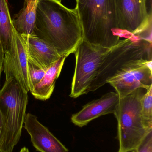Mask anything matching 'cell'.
Listing matches in <instances>:
<instances>
[{
	"label": "cell",
	"instance_id": "cell-15",
	"mask_svg": "<svg viewBox=\"0 0 152 152\" xmlns=\"http://www.w3.org/2000/svg\"><path fill=\"white\" fill-rule=\"evenodd\" d=\"M12 26L7 0H0V42L4 52L10 47Z\"/></svg>",
	"mask_w": 152,
	"mask_h": 152
},
{
	"label": "cell",
	"instance_id": "cell-18",
	"mask_svg": "<svg viewBox=\"0 0 152 152\" xmlns=\"http://www.w3.org/2000/svg\"><path fill=\"white\" fill-rule=\"evenodd\" d=\"M136 151V152H152V131L145 137Z\"/></svg>",
	"mask_w": 152,
	"mask_h": 152
},
{
	"label": "cell",
	"instance_id": "cell-24",
	"mask_svg": "<svg viewBox=\"0 0 152 152\" xmlns=\"http://www.w3.org/2000/svg\"><path fill=\"white\" fill-rule=\"evenodd\" d=\"M60 1H62V0H60Z\"/></svg>",
	"mask_w": 152,
	"mask_h": 152
},
{
	"label": "cell",
	"instance_id": "cell-5",
	"mask_svg": "<svg viewBox=\"0 0 152 152\" xmlns=\"http://www.w3.org/2000/svg\"><path fill=\"white\" fill-rule=\"evenodd\" d=\"M138 88L120 98L115 114L118 122L117 139L119 151L131 152L136 150L150 132L145 128L142 115L141 100L145 93Z\"/></svg>",
	"mask_w": 152,
	"mask_h": 152
},
{
	"label": "cell",
	"instance_id": "cell-16",
	"mask_svg": "<svg viewBox=\"0 0 152 152\" xmlns=\"http://www.w3.org/2000/svg\"><path fill=\"white\" fill-rule=\"evenodd\" d=\"M141 104L144 125L148 131H152V86L142 97Z\"/></svg>",
	"mask_w": 152,
	"mask_h": 152
},
{
	"label": "cell",
	"instance_id": "cell-1",
	"mask_svg": "<svg viewBox=\"0 0 152 152\" xmlns=\"http://www.w3.org/2000/svg\"><path fill=\"white\" fill-rule=\"evenodd\" d=\"M35 34L52 45L62 55L75 53L83 40L76 8L64 6L60 0H39Z\"/></svg>",
	"mask_w": 152,
	"mask_h": 152
},
{
	"label": "cell",
	"instance_id": "cell-8",
	"mask_svg": "<svg viewBox=\"0 0 152 152\" xmlns=\"http://www.w3.org/2000/svg\"><path fill=\"white\" fill-rule=\"evenodd\" d=\"M25 40L13 26L10 47L9 50L4 52L3 70L6 80L13 79L28 93L29 88Z\"/></svg>",
	"mask_w": 152,
	"mask_h": 152
},
{
	"label": "cell",
	"instance_id": "cell-17",
	"mask_svg": "<svg viewBox=\"0 0 152 152\" xmlns=\"http://www.w3.org/2000/svg\"><path fill=\"white\" fill-rule=\"evenodd\" d=\"M48 69H42L37 66L28 59L27 70L29 91L42 79Z\"/></svg>",
	"mask_w": 152,
	"mask_h": 152
},
{
	"label": "cell",
	"instance_id": "cell-6",
	"mask_svg": "<svg viewBox=\"0 0 152 152\" xmlns=\"http://www.w3.org/2000/svg\"><path fill=\"white\" fill-rule=\"evenodd\" d=\"M113 47L105 48L92 44L84 39L82 40L75 53L76 67L71 84L70 97L77 98L87 94L104 59Z\"/></svg>",
	"mask_w": 152,
	"mask_h": 152
},
{
	"label": "cell",
	"instance_id": "cell-12",
	"mask_svg": "<svg viewBox=\"0 0 152 152\" xmlns=\"http://www.w3.org/2000/svg\"><path fill=\"white\" fill-rule=\"evenodd\" d=\"M21 35L25 40L28 59L37 66L48 69L62 56L52 45L35 34Z\"/></svg>",
	"mask_w": 152,
	"mask_h": 152
},
{
	"label": "cell",
	"instance_id": "cell-10",
	"mask_svg": "<svg viewBox=\"0 0 152 152\" xmlns=\"http://www.w3.org/2000/svg\"><path fill=\"white\" fill-rule=\"evenodd\" d=\"M120 100V97L116 92L105 94L99 99L84 105L79 112L73 114L71 122L75 126L83 127L101 116L109 114L115 115Z\"/></svg>",
	"mask_w": 152,
	"mask_h": 152
},
{
	"label": "cell",
	"instance_id": "cell-11",
	"mask_svg": "<svg viewBox=\"0 0 152 152\" xmlns=\"http://www.w3.org/2000/svg\"><path fill=\"white\" fill-rule=\"evenodd\" d=\"M24 124V128L30 135L31 142L37 151L69 152L60 141L37 120L36 116L27 113Z\"/></svg>",
	"mask_w": 152,
	"mask_h": 152
},
{
	"label": "cell",
	"instance_id": "cell-9",
	"mask_svg": "<svg viewBox=\"0 0 152 152\" xmlns=\"http://www.w3.org/2000/svg\"><path fill=\"white\" fill-rule=\"evenodd\" d=\"M152 62L131 69L109 80L120 98L138 88L147 90L152 86Z\"/></svg>",
	"mask_w": 152,
	"mask_h": 152
},
{
	"label": "cell",
	"instance_id": "cell-19",
	"mask_svg": "<svg viewBox=\"0 0 152 152\" xmlns=\"http://www.w3.org/2000/svg\"><path fill=\"white\" fill-rule=\"evenodd\" d=\"M4 51L0 42V80L1 74L3 69L4 59Z\"/></svg>",
	"mask_w": 152,
	"mask_h": 152
},
{
	"label": "cell",
	"instance_id": "cell-20",
	"mask_svg": "<svg viewBox=\"0 0 152 152\" xmlns=\"http://www.w3.org/2000/svg\"><path fill=\"white\" fill-rule=\"evenodd\" d=\"M3 128V120L2 117L1 113L0 111V136H1V133L2 129Z\"/></svg>",
	"mask_w": 152,
	"mask_h": 152
},
{
	"label": "cell",
	"instance_id": "cell-23",
	"mask_svg": "<svg viewBox=\"0 0 152 152\" xmlns=\"http://www.w3.org/2000/svg\"><path fill=\"white\" fill-rule=\"evenodd\" d=\"M118 152H121L119 151H118Z\"/></svg>",
	"mask_w": 152,
	"mask_h": 152
},
{
	"label": "cell",
	"instance_id": "cell-13",
	"mask_svg": "<svg viewBox=\"0 0 152 152\" xmlns=\"http://www.w3.org/2000/svg\"><path fill=\"white\" fill-rule=\"evenodd\" d=\"M68 57L66 55H62L48 68L42 79L30 91L35 98L42 101L50 98Z\"/></svg>",
	"mask_w": 152,
	"mask_h": 152
},
{
	"label": "cell",
	"instance_id": "cell-4",
	"mask_svg": "<svg viewBox=\"0 0 152 152\" xmlns=\"http://www.w3.org/2000/svg\"><path fill=\"white\" fill-rule=\"evenodd\" d=\"M28 102V93L13 79L6 80L0 89V111L3 120L0 152H12L19 141Z\"/></svg>",
	"mask_w": 152,
	"mask_h": 152
},
{
	"label": "cell",
	"instance_id": "cell-7",
	"mask_svg": "<svg viewBox=\"0 0 152 152\" xmlns=\"http://www.w3.org/2000/svg\"><path fill=\"white\" fill-rule=\"evenodd\" d=\"M119 29L124 34L137 35L152 26L151 11L146 0H115Z\"/></svg>",
	"mask_w": 152,
	"mask_h": 152
},
{
	"label": "cell",
	"instance_id": "cell-2",
	"mask_svg": "<svg viewBox=\"0 0 152 152\" xmlns=\"http://www.w3.org/2000/svg\"><path fill=\"white\" fill-rule=\"evenodd\" d=\"M86 42L105 48L117 44L122 37L119 29L115 0H76Z\"/></svg>",
	"mask_w": 152,
	"mask_h": 152
},
{
	"label": "cell",
	"instance_id": "cell-21",
	"mask_svg": "<svg viewBox=\"0 0 152 152\" xmlns=\"http://www.w3.org/2000/svg\"><path fill=\"white\" fill-rule=\"evenodd\" d=\"M20 152H29L28 149L26 147H24L21 150Z\"/></svg>",
	"mask_w": 152,
	"mask_h": 152
},
{
	"label": "cell",
	"instance_id": "cell-22",
	"mask_svg": "<svg viewBox=\"0 0 152 152\" xmlns=\"http://www.w3.org/2000/svg\"><path fill=\"white\" fill-rule=\"evenodd\" d=\"M131 152H136V150H135V151H133Z\"/></svg>",
	"mask_w": 152,
	"mask_h": 152
},
{
	"label": "cell",
	"instance_id": "cell-14",
	"mask_svg": "<svg viewBox=\"0 0 152 152\" xmlns=\"http://www.w3.org/2000/svg\"><path fill=\"white\" fill-rule=\"evenodd\" d=\"M39 0H25L23 8L13 16V27L20 34H35L37 7Z\"/></svg>",
	"mask_w": 152,
	"mask_h": 152
},
{
	"label": "cell",
	"instance_id": "cell-3",
	"mask_svg": "<svg viewBox=\"0 0 152 152\" xmlns=\"http://www.w3.org/2000/svg\"><path fill=\"white\" fill-rule=\"evenodd\" d=\"M152 42L147 40L134 35L120 40L104 59L87 94L131 69L152 61Z\"/></svg>",
	"mask_w": 152,
	"mask_h": 152
}]
</instances>
